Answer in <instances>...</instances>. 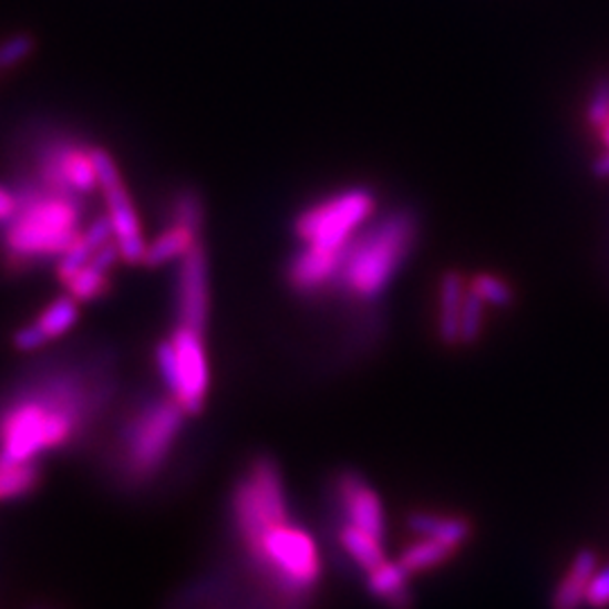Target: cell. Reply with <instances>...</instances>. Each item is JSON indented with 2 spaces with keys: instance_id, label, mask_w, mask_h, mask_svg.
<instances>
[{
  "instance_id": "obj_1",
  "label": "cell",
  "mask_w": 609,
  "mask_h": 609,
  "mask_svg": "<svg viewBox=\"0 0 609 609\" xmlns=\"http://www.w3.org/2000/svg\"><path fill=\"white\" fill-rule=\"evenodd\" d=\"M417 237L420 219L409 208L373 217L343 251L334 287L359 302L382 298L413 254Z\"/></svg>"
},
{
  "instance_id": "obj_2",
  "label": "cell",
  "mask_w": 609,
  "mask_h": 609,
  "mask_svg": "<svg viewBox=\"0 0 609 609\" xmlns=\"http://www.w3.org/2000/svg\"><path fill=\"white\" fill-rule=\"evenodd\" d=\"M6 262L30 269L59 260L82 235L80 195L52 190L39 180L17 195V210L3 224Z\"/></svg>"
},
{
  "instance_id": "obj_3",
  "label": "cell",
  "mask_w": 609,
  "mask_h": 609,
  "mask_svg": "<svg viewBox=\"0 0 609 609\" xmlns=\"http://www.w3.org/2000/svg\"><path fill=\"white\" fill-rule=\"evenodd\" d=\"M80 430V406L66 393L25 395L0 415V461L37 463Z\"/></svg>"
},
{
  "instance_id": "obj_4",
  "label": "cell",
  "mask_w": 609,
  "mask_h": 609,
  "mask_svg": "<svg viewBox=\"0 0 609 609\" xmlns=\"http://www.w3.org/2000/svg\"><path fill=\"white\" fill-rule=\"evenodd\" d=\"M247 554L262 578L276 587L291 609H298L321 580L317 539L289 519L260 535L247 546Z\"/></svg>"
},
{
  "instance_id": "obj_5",
  "label": "cell",
  "mask_w": 609,
  "mask_h": 609,
  "mask_svg": "<svg viewBox=\"0 0 609 609\" xmlns=\"http://www.w3.org/2000/svg\"><path fill=\"white\" fill-rule=\"evenodd\" d=\"M183 411L169 395L143 402L120 434V467L132 481L156 476L172 456L183 430Z\"/></svg>"
},
{
  "instance_id": "obj_6",
  "label": "cell",
  "mask_w": 609,
  "mask_h": 609,
  "mask_svg": "<svg viewBox=\"0 0 609 609\" xmlns=\"http://www.w3.org/2000/svg\"><path fill=\"white\" fill-rule=\"evenodd\" d=\"M289 519V502L278 463L269 456L254 458L237 478L230 495V522L244 548L269 528Z\"/></svg>"
},
{
  "instance_id": "obj_7",
  "label": "cell",
  "mask_w": 609,
  "mask_h": 609,
  "mask_svg": "<svg viewBox=\"0 0 609 609\" xmlns=\"http://www.w3.org/2000/svg\"><path fill=\"white\" fill-rule=\"evenodd\" d=\"M154 361L167 395L186 415H199L210 393L206 332L176 323L172 334L156 345Z\"/></svg>"
},
{
  "instance_id": "obj_8",
  "label": "cell",
  "mask_w": 609,
  "mask_h": 609,
  "mask_svg": "<svg viewBox=\"0 0 609 609\" xmlns=\"http://www.w3.org/2000/svg\"><path fill=\"white\" fill-rule=\"evenodd\" d=\"M378 197L371 188L354 186L304 208L293 219V235L308 247L343 254L354 235L375 217Z\"/></svg>"
},
{
  "instance_id": "obj_9",
  "label": "cell",
  "mask_w": 609,
  "mask_h": 609,
  "mask_svg": "<svg viewBox=\"0 0 609 609\" xmlns=\"http://www.w3.org/2000/svg\"><path fill=\"white\" fill-rule=\"evenodd\" d=\"M93 158H95L100 190L106 204V217L111 221L113 239L120 249L122 262L143 265L147 241L143 235L138 210L125 186V178H122L113 156L106 149L93 147Z\"/></svg>"
},
{
  "instance_id": "obj_10",
  "label": "cell",
  "mask_w": 609,
  "mask_h": 609,
  "mask_svg": "<svg viewBox=\"0 0 609 609\" xmlns=\"http://www.w3.org/2000/svg\"><path fill=\"white\" fill-rule=\"evenodd\" d=\"M41 183L59 193L89 195L100 188L93 147L78 143H54L39 161Z\"/></svg>"
},
{
  "instance_id": "obj_11",
  "label": "cell",
  "mask_w": 609,
  "mask_h": 609,
  "mask_svg": "<svg viewBox=\"0 0 609 609\" xmlns=\"http://www.w3.org/2000/svg\"><path fill=\"white\" fill-rule=\"evenodd\" d=\"M176 323L206 332L210 321V267L204 244L178 260L176 273Z\"/></svg>"
},
{
  "instance_id": "obj_12",
  "label": "cell",
  "mask_w": 609,
  "mask_h": 609,
  "mask_svg": "<svg viewBox=\"0 0 609 609\" xmlns=\"http://www.w3.org/2000/svg\"><path fill=\"white\" fill-rule=\"evenodd\" d=\"M334 502L343 524L361 528L380 539L386 535V513L375 487L359 472L345 469L334 478Z\"/></svg>"
},
{
  "instance_id": "obj_13",
  "label": "cell",
  "mask_w": 609,
  "mask_h": 609,
  "mask_svg": "<svg viewBox=\"0 0 609 609\" xmlns=\"http://www.w3.org/2000/svg\"><path fill=\"white\" fill-rule=\"evenodd\" d=\"M341 258L343 254H332L302 244L285 267L289 289L298 296H317L328 287H334L341 269Z\"/></svg>"
},
{
  "instance_id": "obj_14",
  "label": "cell",
  "mask_w": 609,
  "mask_h": 609,
  "mask_svg": "<svg viewBox=\"0 0 609 609\" xmlns=\"http://www.w3.org/2000/svg\"><path fill=\"white\" fill-rule=\"evenodd\" d=\"M78 321L80 302L71 293L56 296L30 326H23L14 332V348L21 352H37L50 341L66 337L78 326Z\"/></svg>"
},
{
  "instance_id": "obj_15",
  "label": "cell",
  "mask_w": 609,
  "mask_h": 609,
  "mask_svg": "<svg viewBox=\"0 0 609 609\" xmlns=\"http://www.w3.org/2000/svg\"><path fill=\"white\" fill-rule=\"evenodd\" d=\"M465 293L467 278L456 269H447L438 280L436 298V334L447 348L461 345V314Z\"/></svg>"
},
{
  "instance_id": "obj_16",
  "label": "cell",
  "mask_w": 609,
  "mask_h": 609,
  "mask_svg": "<svg viewBox=\"0 0 609 609\" xmlns=\"http://www.w3.org/2000/svg\"><path fill=\"white\" fill-rule=\"evenodd\" d=\"M117 262H122V256L115 239H111L89 260V265L78 276H73L66 282L69 293L78 302H91L106 296L111 289V271Z\"/></svg>"
},
{
  "instance_id": "obj_17",
  "label": "cell",
  "mask_w": 609,
  "mask_h": 609,
  "mask_svg": "<svg viewBox=\"0 0 609 609\" xmlns=\"http://www.w3.org/2000/svg\"><path fill=\"white\" fill-rule=\"evenodd\" d=\"M113 239V228L106 215L95 219L91 226L82 230V235L71 244V249L56 260V278L61 282H69L73 276H78L89 260Z\"/></svg>"
},
{
  "instance_id": "obj_18",
  "label": "cell",
  "mask_w": 609,
  "mask_h": 609,
  "mask_svg": "<svg viewBox=\"0 0 609 609\" xmlns=\"http://www.w3.org/2000/svg\"><path fill=\"white\" fill-rule=\"evenodd\" d=\"M406 526L415 537H432L458 548V551L474 535V526L467 517L432 513V510L411 513L406 519Z\"/></svg>"
},
{
  "instance_id": "obj_19",
  "label": "cell",
  "mask_w": 609,
  "mask_h": 609,
  "mask_svg": "<svg viewBox=\"0 0 609 609\" xmlns=\"http://www.w3.org/2000/svg\"><path fill=\"white\" fill-rule=\"evenodd\" d=\"M199 235H202V230H197L193 226L169 221L167 228H163L152 241H147L143 265L154 269V267H163L167 262L183 260L202 241Z\"/></svg>"
},
{
  "instance_id": "obj_20",
  "label": "cell",
  "mask_w": 609,
  "mask_h": 609,
  "mask_svg": "<svg viewBox=\"0 0 609 609\" xmlns=\"http://www.w3.org/2000/svg\"><path fill=\"white\" fill-rule=\"evenodd\" d=\"M596 569H598L596 551H591V548H582V551H578L554 591V598H551L554 609H580L585 605L587 587Z\"/></svg>"
},
{
  "instance_id": "obj_21",
  "label": "cell",
  "mask_w": 609,
  "mask_h": 609,
  "mask_svg": "<svg viewBox=\"0 0 609 609\" xmlns=\"http://www.w3.org/2000/svg\"><path fill=\"white\" fill-rule=\"evenodd\" d=\"M411 576L400 567V562H382L378 569L365 574V587L371 596L382 600L391 609H411L413 596L409 589Z\"/></svg>"
},
{
  "instance_id": "obj_22",
  "label": "cell",
  "mask_w": 609,
  "mask_h": 609,
  "mask_svg": "<svg viewBox=\"0 0 609 609\" xmlns=\"http://www.w3.org/2000/svg\"><path fill=\"white\" fill-rule=\"evenodd\" d=\"M337 544L341 551L348 556V560L363 574H369V571L378 569L382 562H386L384 539L365 533L361 528H354L350 524L339 526Z\"/></svg>"
},
{
  "instance_id": "obj_23",
  "label": "cell",
  "mask_w": 609,
  "mask_h": 609,
  "mask_svg": "<svg viewBox=\"0 0 609 609\" xmlns=\"http://www.w3.org/2000/svg\"><path fill=\"white\" fill-rule=\"evenodd\" d=\"M456 554H458V548H454L445 541H438L432 537H417L402 548L398 562L413 578V576L445 567L447 562H452L456 558Z\"/></svg>"
},
{
  "instance_id": "obj_24",
  "label": "cell",
  "mask_w": 609,
  "mask_h": 609,
  "mask_svg": "<svg viewBox=\"0 0 609 609\" xmlns=\"http://www.w3.org/2000/svg\"><path fill=\"white\" fill-rule=\"evenodd\" d=\"M467 285L487 308L508 310L515 304V287L499 273L478 271L467 278Z\"/></svg>"
},
{
  "instance_id": "obj_25",
  "label": "cell",
  "mask_w": 609,
  "mask_h": 609,
  "mask_svg": "<svg viewBox=\"0 0 609 609\" xmlns=\"http://www.w3.org/2000/svg\"><path fill=\"white\" fill-rule=\"evenodd\" d=\"M485 310L487 304L467 285L461 314V345H476L481 341L485 328Z\"/></svg>"
},
{
  "instance_id": "obj_26",
  "label": "cell",
  "mask_w": 609,
  "mask_h": 609,
  "mask_svg": "<svg viewBox=\"0 0 609 609\" xmlns=\"http://www.w3.org/2000/svg\"><path fill=\"white\" fill-rule=\"evenodd\" d=\"M172 221L186 224V226H193V228L202 230V226L206 221V210H204L202 197L193 190L178 193L174 197V204H172Z\"/></svg>"
},
{
  "instance_id": "obj_27",
  "label": "cell",
  "mask_w": 609,
  "mask_h": 609,
  "mask_svg": "<svg viewBox=\"0 0 609 609\" xmlns=\"http://www.w3.org/2000/svg\"><path fill=\"white\" fill-rule=\"evenodd\" d=\"M34 52V39L30 34H14L0 43V73L21 64Z\"/></svg>"
},
{
  "instance_id": "obj_28",
  "label": "cell",
  "mask_w": 609,
  "mask_h": 609,
  "mask_svg": "<svg viewBox=\"0 0 609 609\" xmlns=\"http://www.w3.org/2000/svg\"><path fill=\"white\" fill-rule=\"evenodd\" d=\"M585 115H587L589 125H591L593 130H598V132L602 130V125L609 120V78L600 80V82L593 86V91H591V95H589V100H587V111H585Z\"/></svg>"
},
{
  "instance_id": "obj_29",
  "label": "cell",
  "mask_w": 609,
  "mask_h": 609,
  "mask_svg": "<svg viewBox=\"0 0 609 609\" xmlns=\"http://www.w3.org/2000/svg\"><path fill=\"white\" fill-rule=\"evenodd\" d=\"M585 605L591 609H607L609 607V562L605 567H598L589 587Z\"/></svg>"
},
{
  "instance_id": "obj_30",
  "label": "cell",
  "mask_w": 609,
  "mask_h": 609,
  "mask_svg": "<svg viewBox=\"0 0 609 609\" xmlns=\"http://www.w3.org/2000/svg\"><path fill=\"white\" fill-rule=\"evenodd\" d=\"M17 210V195L0 186V224H6Z\"/></svg>"
},
{
  "instance_id": "obj_31",
  "label": "cell",
  "mask_w": 609,
  "mask_h": 609,
  "mask_svg": "<svg viewBox=\"0 0 609 609\" xmlns=\"http://www.w3.org/2000/svg\"><path fill=\"white\" fill-rule=\"evenodd\" d=\"M591 174L596 178H609V149H605L593 163H591Z\"/></svg>"
},
{
  "instance_id": "obj_32",
  "label": "cell",
  "mask_w": 609,
  "mask_h": 609,
  "mask_svg": "<svg viewBox=\"0 0 609 609\" xmlns=\"http://www.w3.org/2000/svg\"><path fill=\"white\" fill-rule=\"evenodd\" d=\"M600 138H602V143H605V149H609V120L605 122L602 130H600Z\"/></svg>"
}]
</instances>
